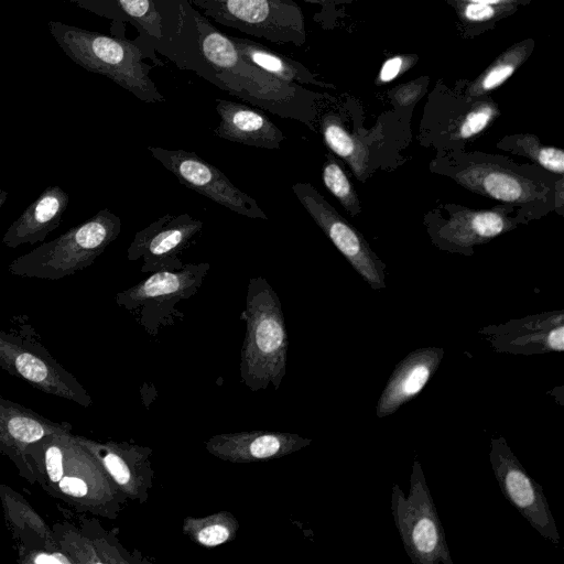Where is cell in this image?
Returning a JSON list of instances; mask_svg holds the SVG:
<instances>
[{"instance_id": "32", "label": "cell", "mask_w": 564, "mask_h": 564, "mask_svg": "<svg viewBox=\"0 0 564 564\" xmlns=\"http://www.w3.org/2000/svg\"><path fill=\"white\" fill-rule=\"evenodd\" d=\"M32 563H72L73 561L68 557H66L62 553L57 552H39L33 557L29 560Z\"/></svg>"}, {"instance_id": "23", "label": "cell", "mask_w": 564, "mask_h": 564, "mask_svg": "<svg viewBox=\"0 0 564 564\" xmlns=\"http://www.w3.org/2000/svg\"><path fill=\"white\" fill-rule=\"evenodd\" d=\"M532 41L518 43L503 52L468 88L467 95L479 97L502 85L530 55Z\"/></svg>"}, {"instance_id": "18", "label": "cell", "mask_w": 564, "mask_h": 564, "mask_svg": "<svg viewBox=\"0 0 564 564\" xmlns=\"http://www.w3.org/2000/svg\"><path fill=\"white\" fill-rule=\"evenodd\" d=\"M456 181L471 192L509 204H527L539 195L530 180L497 164H470L456 174Z\"/></svg>"}, {"instance_id": "12", "label": "cell", "mask_w": 564, "mask_h": 564, "mask_svg": "<svg viewBox=\"0 0 564 564\" xmlns=\"http://www.w3.org/2000/svg\"><path fill=\"white\" fill-rule=\"evenodd\" d=\"M70 433V425L47 420L30 409L0 397V452L14 462L30 482L34 477L26 447L46 435Z\"/></svg>"}, {"instance_id": "11", "label": "cell", "mask_w": 564, "mask_h": 564, "mask_svg": "<svg viewBox=\"0 0 564 564\" xmlns=\"http://www.w3.org/2000/svg\"><path fill=\"white\" fill-rule=\"evenodd\" d=\"M299 202L352 268L373 288H383L377 259L362 236L310 183L292 185Z\"/></svg>"}, {"instance_id": "19", "label": "cell", "mask_w": 564, "mask_h": 564, "mask_svg": "<svg viewBox=\"0 0 564 564\" xmlns=\"http://www.w3.org/2000/svg\"><path fill=\"white\" fill-rule=\"evenodd\" d=\"M511 221L500 210L462 209L442 228L441 237L459 247L485 243L511 228Z\"/></svg>"}, {"instance_id": "22", "label": "cell", "mask_w": 564, "mask_h": 564, "mask_svg": "<svg viewBox=\"0 0 564 564\" xmlns=\"http://www.w3.org/2000/svg\"><path fill=\"white\" fill-rule=\"evenodd\" d=\"M321 130L325 144L349 164L358 180H362L369 162L368 147L350 134L336 115L324 116Z\"/></svg>"}, {"instance_id": "13", "label": "cell", "mask_w": 564, "mask_h": 564, "mask_svg": "<svg viewBox=\"0 0 564 564\" xmlns=\"http://www.w3.org/2000/svg\"><path fill=\"white\" fill-rule=\"evenodd\" d=\"M564 315L562 312L513 321L482 330L498 352L535 355L564 350Z\"/></svg>"}, {"instance_id": "21", "label": "cell", "mask_w": 564, "mask_h": 564, "mask_svg": "<svg viewBox=\"0 0 564 564\" xmlns=\"http://www.w3.org/2000/svg\"><path fill=\"white\" fill-rule=\"evenodd\" d=\"M100 3L104 12L111 18L126 21L137 29L145 47L151 50L152 42L161 39V15L153 0H100Z\"/></svg>"}, {"instance_id": "24", "label": "cell", "mask_w": 564, "mask_h": 564, "mask_svg": "<svg viewBox=\"0 0 564 564\" xmlns=\"http://www.w3.org/2000/svg\"><path fill=\"white\" fill-rule=\"evenodd\" d=\"M322 176L328 192L339 200L349 214L356 215L359 210L356 192L341 166L330 155H327Z\"/></svg>"}, {"instance_id": "26", "label": "cell", "mask_w": 564, "mask_h": 564, "mask_svg": "<svg viewBox=\"0 0 564 564\" xmlns=\"http://www.w3.org/2000/svg\"><path fill=\"white\" fill-rule=\"evenodd\" d=\"M498 108L489 101L476 104L459 121L455 137L460 140L469 139L487 128L497 117Z\"/></svg>"}, {"instance_id": "8", "label": "cell", "mask_w": 564, "mask_h": 564, "mask_svg": "<svg viewBox=\"0 0 564 564\" xmlns=\"http://www.w3.org/2000/svg\"><path fill=\"white\" fill-rule=\"evenodd\" d=\"M489 460L502 495L544 539L560 543V534L547 499L521 465L505 437L491 440Z\"/></svg>"}, {"instance_id": "17", "label": "cell", "mask_w": 564, "mask_h": 564, "mask_svg": "<svg viewBox=\"0 0 564 564\" xmlns=\"http://www.w3.org/2000/svg\"><path fill=\"white\" fill-rule=\"evenodd\" d=\"M68 204L69 196L62 187H46L9 226L2 243L14 249L44 241L61 225Z\"/></svg>"}, {"instance_id": "9", "label": "cell", "mask_w": 564, "mask_h": 564, "mask_svg": "<svg viewBox=\"0 0 564 564\" xmlns=\"http://www.w3.org/2000/svg\"><path fill=\"white\" fill-rule=\"evenodd\" d=\"M0 367L35 388L87 405L89 397L39 343L0 329Z\"/></svg>"}, {"instance_id": "30", "label": "cell", "mask_w": 564, "mask_h": 564, "mask_svg": "<svg viewBox=\"0 0 564 564\" xmlns=\"http://www.w3.org/2000/svg\"><path fill=\"white\" fill-rule=\"evenodd\" d=\"M413 64V56L398 55L384 62L379 74L380 83L393 80Z\"/></svg>"}, {"instance_id": "28", "label": "cell", "mask_w": 564, "mask_h": 564, "mask_svg": "<svg viewBox=\"0 0 564 564\" xmlns=\"http://www.w3.org/2000/svg\"><path fill=\"white\" fill-rule=\"evenodd\" d=\"M282 449V440L278 435L264 434L251 440L247 453L252 458H270Z\"/></svg>"}, {"instance_id": "33", "label": "cell", "mask_w": 564, "mask_h": 564, "mask_svg": "<svg viewBox=\"0 0 564 564\" xmlns=\"http://www.w3.org/2000/svg\"><path fill=\"white\" fill-rule=\"evenodd\" d=\"M463 2H475V3H484L489 6H508L512 3H518L520 0H460Z\"/></svg>"}, {"instance_id": "1", "label": "cell", "mask_w": 564, "mask_h": 564, "mask_svg": "<svg viewBox=\"0 0 564 564\" xmlns=\"http://www.w3.org/2000/svg\"><path fill=\"white\" fill-rule=\"evenodd\" d=\"M162 36L150 45L176 67L262 110L310 126L314 94L253 65L188 0H153Z\"/></svg>"}, {"instance_id": "15", "label": "cell", "mask_w": 564, "mask_h": 564, "mask_svg": "<svg viewBox=\"0 0 564 564\" xmlns=\"http://www.w3.org/2000/svg\"><path fill=\"white\" fill-rule=\"evenodd\" d=\"M63 476L50 495L77 509L97 512L100 463L97 460L96 464V457L70 433L63 436Z\"/></svg>"}, {"instance_id": "16", "label": "cell", "mask_w": 564, "mask_h": 564, "mask_svg": "<svg viewBox=\"0 0 564 564\" xmlns=\"http://www.w3.org/2000/svg\"><path fill=\"white\" fill-rule=\"evenodd\" d=\"M219 124L216 137L254 148L279 149L283 132L262 111L245 104L216 99Z\"/></svg>"}, {"instance_id": "20", "label": "cell", "mask_w": 564, "mask_h": 564, "mask_svg": "<svg viewBox=\"0 0 564 564\" xmlns=\"http://www.w3.org/2000/svg\"><path fill=\"white\" fill-rule=\"evenodd\" d=\"M229 37L243 57L270 75L293 84L321 85L301 63L249 39Z\"/></svg>"}, {"instance_id": "6", "label": "cell", "mask_w": 564, "mask_h": 564, "mask_svg": "<svg viewBox=\"0 0 564 564\" xmlns=\"http://www.w3.org/2000/svg\"><path fill=\"white\" fill-rule=\"evenodd\" d=\"M209 268L208 262H199L185 263L176 271L152 272L135 285L117 293L116 302L129 311H138L140 322L149 330H155L182 315L176 304L199 291Z\"/></svg>"}, {"instance_id": "31", "label": "cell", "mask_w": 564, "mask_h": 564, "mask_svg": "<svg viewBox=\"0 0 564 564\" xmlns=\"http://www.w3.org/2000/svg\"><path fill=\"white\" fill-rule=\"evenodd\" d=\"M422 91L421 85L411 83L400 86L395 91L394 98L400 106H410L420 98Z\"/></svg>"}, {"instance_id": "10", "label": "cell", "mask_w": 564, "mask_h": 564, "mask_svg": "<svg viewBox=\"0 0 564 564\" xmlns=\"http://www.w3.org/2000/svg\"><path fill=\"white\" fill-rule=\"evenodd\" d=\"M202 229L203 221L189 214H165L134 235L127 258L142 260V273L180 270L181 254Z\"/></svg>"}, {"instance_id": "7", "label": "cell", "mask_w": 564, "mask_h": 564, "mask_svg": "<svg viewBox=\"0 0 564 564\" xmlns=\"http://www.w3.org/2000/svg\"><path fill=\"white\" fill-rule=\"evenodd\" d=\"M148 151L187 188L240 216L269 219L253 197L197 153L154 145H149Z\"/></svg>"}, {"instance_id": "14", "label": "cell", "mask_w": 564, "mask_h": 564, "mask_svg": "<svg viewBox=\"0 0 564 564\" xmlns=\"http://www.w3.org/2000/svg\"><path fill=\"white\" fill-rule=\"evenodd\" d=\"M444 350L419 348L408 354L394 368L378 400L376 414L384 417L415 398L437 370Z\"/></svg>"}, {"instance_id": "3", "label": "cell", "mask_w": 564, "mask_h": 564, "mask_svg": "<svg viewBox=\"0 0 564 564\" xmlns=\"http://www.w3.org/2000/svg\"><path fill=\"white\" fill-rule=\"evenodd\" d=\"M120 232V217L102 208L57 238L15 258L8 270L19 276L59 280L90 267Z\"/></svg>"}, {"instance_id": "4", "label": "cell", "mask_w": 564, "mask_h": 564, "mask_svg": "<svg viewBox=\"0 0 564 564\" xmlns=\"http://www.w3.org/2000/svg\"><path fill=\"white\" fill-rule=\"evenodd\" d=\"M391 512L406 554L414 564H453L422 465L414 459L408 496L392 486Z\"/></svg>"}, {"instance_id": "27", "label": "cell", "mask_w": 564, "mask_h": 564, "mask_svg": "<svg viewBox=\"0 0 564 564\" xmlns=\"http://www.w3.org/2000/svg\"><path fill=\"white\" fill-rule=\"evenodd\" d=\"M231 535L230 528L223 522L209 521L204 523L195 531L196 540L205 546H217L226 541Z\"/></svg>"}, {"instance_id": "5", "label": "cell", "mask_w": 564, "mask_h": 564, "mask_svg": "<svg viewBox=\"0 0 564 564\" xmlns=\"http://www.w3.org/2000/svg\"><path fill=\"white\" fill-rule=\"evenodd\" d=\"M205 17L274 43H305L304 15L294 0H188Z\"/></svg>"}, {"instance_id": "34", "label": "cell", "mask_w": 564, "mask_h": 564, "mask_svg": "<svg viewBox=\"0 0 564 564\" xmlns=\"http://www.w3.org/2000/svg\"><path fill=\"white\" fill-rule=\"evenodd\" d=\"M8 195H9V193L0 187V208L6 203Z\"/></svg>"}, {"instance_id": "29", "label": "cell", "mask_w": 564, "mask_h": 564, "mask_svg": "<svg viewBox=\"0 0 564 564\" xmlns=\"http://www.w3.org/2000/svg\"><path fill=\"white\" fill-rule=\"evenodd\" d=\"M498 7L484 3L465 2L460 13L463 18L470 22H486L494 19L498 12Z\"/></svg>"}, {"instance_id": "25", "label": "cell", "mask_w": 564, "mask_h": 564, "mask_svg": "<svg viewBox=\"0 0 564 564\" xmlns=\"http://www.w3.org/2000/svg\"><path fill=\"white\" fill-rule=\"evenodd\" d=\"M518 144L522 153L544 169L558 174L564 173V152L561 149L543 147L534 135L530 134L522 135Z\"/></svg>"}, {"instance_id": "2", "label": "cell", "mask_w": 564, "mask_h": 564, "mask_svg": "<svg viewBox=\"0 0 564 564\" xmlns=\"http://www.w3.org/2000/svg\"><path fill=\"white\" fill-rule=\"evenodd\" d=\"M51 34L64 53L83 68L101 74L144 102L165 101L150 77L153 65L150 57L162 65L154 53L141 41L113 37L61 22L50 21Z\"/></svg>"}]
</instances>
